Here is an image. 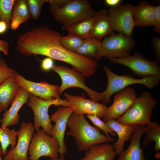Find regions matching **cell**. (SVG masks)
I'll use <instances>...</instances> for the list:
<instances>
[{
    "instance_id": "1",
    "label": "cell",
    "mask_w": 160,
    "mask_h": 160,
    "mask_svg": "<svg viewBox=\"0 0 160 160\" xmlns=\"http://www.w3.org/2000/svg\"><path fill=\"white\" fill-rule=\"evenodd\" d=\"M61 37L59 32L45 26L39 27L28 38L26 45L28 55L29 56L41 55L65 62L85 77L94 75L97 68V62L66 49L60 42Z\"/></svg>"
},
{
    "instance_id": "2",
    "label": "cell",
    "mask_w": 160,
    "mask_h": 160,
    "mask_svg": "<svg viewBox=\"0 0 160 160\" xmlns=\"http://www.w3.org/2000/svg\"><path fill=\"white\" fill-rule=\"evenodd\" d=\"M67 126L69 130L66 135L74 138L79 152L86 151L95 144L113 142L115 140L101 133L97 127L92 126L84 115L73 113L68 120Z\"/></svg>"
},
{
    "instance_id": "3",
    "label": "cell",
    "mask_w": 160,
    "mask_h": 160,
    "mask_svg": "<svg viewBox=\"0 0 160 160\" xmlns=\"http://www.w3.org/2000/svg\"><path fill=\"white\" fill-rule=\"evenodd\" d=\"M103 68L108 79L106 89L100 93V101L108 104L110 102V98L113 94L121 90L128 86L135 84H140L149 89H152L159 84L160 77L149 76L140 79H136L131 75H119L113 72L105 66Z\"/></svg>"
},
{
    "instance_id": "4",
    "label": "cell",
    "mask_w": 160,
    "mask_h": 160,
    "mask_svg": "<svg viewBox=\"0 0 160 160\" xmlns=\"http://www.w3.org/2000/svg\"><path fill=\"white\" fill-rule=\"evenodd\" d=\"M156 104L151 94L148 91H144L136 98L132 106L116 120L124 124L146 125L151 121L153 110Z\"/></svg>"
},
{
    "instance_id": "5",
    "label": "cell",
    "mask_w": 160,
    "mask_h": 160,
    "mask_svg": "<svg viewBox=\"0 0 160 160\" xmlns=\"http://www.w3.org/2000/svg\"><path fill=\"white\" fill-rule=\"evenodd\" d=\"M97 12L88 1L69 0L62 7L55 11L52 16L56 21L69 25L92 17Z\"/></svg>"
},
{
    "instance_id": "6",
    "label": "cell",
    "mask_w": 160,
    "mask_h": 160,
    "mask_svg": "<svg viewBox=\"0 0 160 160\" xmlns=\"http://www.w3.org/2000/svg\"><path fill=\"white\" fill-rule=\"evenodd\" d=\"M27 105L32 110L34 114L33 127L36 132L41 127L45 132L51 135L53 125L48 113L49 107L52 105L56 106H70L68 101L61 98L52 101H46L30 93Z\"/></svg>"
},
{
    "instance_id": "7",
    "label": "cell",
    "mask_w": 160,
    "mask_h": 160,
    "mask_svg": "<svg viewBox=\"0 0 160 160\" xmlns=\"http://www.w3.org/2000/svg\"><path fill=\"white\" fill-rule=\"evenodd\" d=\"M28 150L29 160H39L42 156L50 159L59 157L60 144L55 137L47 134L43 129L34 133Z\"/></svg>"
},
{
    "instance_id": "8",
    "label": "cell",
    "mask_w": 160,
    "mask_h": 160,
    "mask_svg": "<svg viewBox=\"0 0 160 160\" xmlns=\"http://www.w3.org/2000/svg\"><path fill=\"white\" fill-rule=\"evenodd\" d=\"M52 70L57 73L61 79V84L58 90L60 96L68 88L77 87L83 89L91 99L97 102L100 101V93L94 91L87 86L85 84V77L79 71L62 65H53Z\"/></svg>"
},
{
    "instance_id": "9",
    "label": "cell",
    "mask_w": 160,
    "mask_h": 160,
    "mask_svg": "<svg viewBox=\"0 0 160 160\" xmlns=\"http://www.w3.org/2000/svg\"><path fill=\"white\" fill-rule=\"evenodd\" d=\"M113 63L123 65L129 68L137 76L142 78L149 76L160 77V66L157 60L149 61L136 51L133 55L121 58L108 59Z\"/></svg>"
},
{
    "instance_id": "10",
    "label": "cell",
    "mask_w": 160,
    "mask_h": 160,
    "mask_svg": "<svg viewBox=\"0 0 160 160\" xmlns=\"http://www.w3.org/2000/svg\"><path fill=\"white\" fill-rule=\"evenodd\" d=\"M133 5L121 3L108 9V18L113 31L131 37L135 26L133 19Z\"/></svg>"
},
{
    "instance_id": "11",
    "label": "cell",
    "mask_w": 160,
    "mask_h": 160,
    "mask_svg": "<svg viewBox=\"0 0 160 160\" xmlns=\"http://www.w3.org/2000/svg\"><path fill=\"white\" fill-rule=\"evenodd\" d=\"M101 43L103 56L108 59L128 56L135 44L132 37L120 33L105 37Z\"/></svg>"
},
{
    "instance_id": "12",
    "label": "cell",
    "mask_w": 160,
    "mask_h": 160,
    "mask_svg": "<svg viewBox=\"0 0 160 160\" xmlns=\"http://www.w3.org/2000/svg\"><path fill=\"white\" fill-rule=\"evenodd\" d=\"M137 97L133 88L127 87L117 92L113 97V104L107 108L103 120L117 119L132 106Z\"/></svg>"
},
{
    "instance_id": "13",
    "label": "cell",
    "mask_w": 160,
    "mask_h": 160,
    "mask_svg": "<svg viewBox=\"0 0 160 160\" xmlns=\"http://www.w3.org/2000/svg\"><path fill=\"white\" fill-rule=\"evenodd\" d=\"M15 82L30 93L43 100L52 101L60 99L59 87L43 81L36 82L25 79L16 72L14 75Z\"/></svg>"
},
{
    "instance_id": "14",
    "label": "cell",
    "mask_w": 160,
    "mask_h": 160,
    "mask_svg": "<svg viewBox=\"0 0 160 160\" xmlns=\"http://www.w3.org/2000/svg\"><path fill=\"white\" fill-rule=\"evenodd\" d=\"M70 106L73 108V113L79 115H92L103 119L108 107L101 103L87 98L85 94L74 96L65 93L64 95Z\"/></svg>"
},
{
    "instance_id": "15",
    "label": "cell",
    "mask_w": 160,
    "mask_h": 160,
    "mask_svg": "<svg viewBox=\"0 0 160 160\" xmlns=\"http://www.w3.org/2000/svg\"><path fill=\"white\" fill-rule=\"evenodd\" d=\"M33 125L31 122H23L18 131V140L15 147L10 149L3 158L4 160H29L27 152L34 133Z\"/></svg>"
},
{
    "instance_id": "16",
    "label": "cell",
    "mask_w": 160,
    "mask_h": 160,
    "mask_svg": "<svg viewBox=\"0 0 160 160\" xmlns=\"http://www.w3.org/2000/svg\"><path fill=\"white\" fill-rule=\"evenodd\" d=\"M73 111V108L71 106H62L58 108L51 116V121L55 124L53 126L51 136L58 140L60 154L64 155L67 151L64 136L68 120Z\"/></svg>"
},
{
    "instance_id": "17",
    "label": "cell",
    "mask_w": 160,
    "mask_h": 160,
    "mask_svg": "<svg viewBox=\"0 0 160 160\" xmlns=\"http://www.w3.org/2000/svg\"><path fill=\"white\" fill-rule=\"evenodd\" d=\"M30 93L23 88L20 87L11 103V107L8 110L5 111L2 115L3 118H0V123H1L0 126L2 129L18 123L20 119L18 111L24 104L28 103Z\"/></svg>"
},
{
    "instance_id": "18",
    "label": "cell",
    "mask_w": 160,
    "mask_h": 160,
    "mask_svg": "<svg viewBox=\"0 0 160 160\" xmlns=\"http://www.w3.org/2000/svg\"><path fill=\"white\" fill-rule=\"evenodd\" d=\"M145 126L137 125L131 137V142L125 150L119 155L118 160H145L143 149L140 146V139L144 132Z\"/></svg>"
},
{
    "instance_id": "19",
    "label": "cell",
    "mask_w": 160,
    "mask_h": 160,
    "mask_svg": "<svg viewBox=\"0 0 160 160\" xmlns=\"http://www.w3.org/2000/svg\"><path fill=\"white\" fill-rule=\"evenodd\" d=\"M155 7L145 1L133 6L132 16L135 26L140 27L153 26Z\"/></svg>"
},
{
    "instance_id": "20",
    "label": "cell",
    "mask_w": 160,
    "mask_h": 160,
    "mask_svg": "<svg viewBox=\"0 0 160 160\" xmlns=\"http://www.w3.org/2000/svg\"><path fill=\"white\" fill-rule=\"evenodd\" d=\"M106 123L118 135V140L113 145L117 155L119 156L124 150V143L130 139L137 125L121 124L113 119L106 121Z\"/></svg>"
},
{
    "instance_id": "21",
    "label": "cell",
    "mask_w": 160,
    "mask_h": 160,
    "mask_svg": "<svg viewBox=\"0 0 160 160\" xmlns=\"http://www.w3.org/2000/svg\"><path fill=\"white\" fill-rule=\"evenodd\" d=\"M107 10L102 9L97 12L93 24L90 37L101 41L104 37L114 34L108 18Z\"/></svg>"
},
{
    "instance_id": "22",
    "label": "cell",
    "mask_w": 160,
    "mask_h": 160,
    "mask_svg": "<svg viewBox=\"0 0 160 160\" xmlns=\"http://www.w3.org/2000/svg\"><path fill=\"white\" fill-rule=\"evenodd\" d=\"M116 155L113 144L105 143L93 145L79 160H113Z\"/></svg>"
},
{
    "instance_id": "23",
    "label": "cell",
    "mask_w": 160,
    "mask_h": 160,
    "mask_svg": "<svg viewBox=\"0 0 160 160\" xmlns=\"http://www.w3.org/2000/svg\"><path fill=\"white\" fill-rule=\"evenodd\" d=\"M20 87L14 75L9 76L0 84V107L2 110H7Z\"/></svg>"
},
{
    "instance_id": "24",
    "label": "cell",
    "mask_w": 160,
    "mask_h": 160,
    "mask_svg": "<svg viewBox=\"0 0 160 160\" xmlns=\"http://www.w3.org/2000/svg\"><path fill=\"white\" fill-rule=\"evenodd\" d=\"M31 17L27 0H15L12 8L10 28L12 30L17 29Z\"/></svg>"
},
{
    "instance_id": "25",
    "label": "cell",
    "mask_w": 160,
    "mask_h": 160,
    "mask_svg": "<svg viewBox=\"0 0 160 160\" xmlns=\"http://www.w3.org/2000/svg\"><path fill=\"white\" fill-rule=\"evenodd\" d=\"M76 53L98 61L103 56L101 41L91 37L84 40Z\"/></svg>"
},
{
    "instance_id": "26",
    "label": "cell",
    "mask_w": 160,
    "mask_h": 160,
    "mask_svg": "<svg viewBox=\"0 0 160 160\" xmlns=\"http://www.w3.org/2000/svg\"><path fill=\"white\" fill-rule=\"evenodd\" d=\"M97 12L94 16L69 25H63L62 29L67 31L69 34L77 36L83 40L90 38L91 31L96 18Z\"/></svg>"
},
{
    "instance_id": "27",
    "label": "cell",
    "mask_w": 160,
    "mask_h": 160,
    "mask_svg": "<svg viewBox=\"0 0 160 160\" xmlns=\"http://www.w3.org/2000/svg\"><path fill=\"white\" fill-rule=\"evenodd\" d=\"M144 132L145 137L143 142L144 147L147 146L151 141L155 142L154 148L156 153L155 157L157 159H160V125L156 122L150 121L146 125Z\"/></svg>"
},
{
    "instance_id": "28",
    "label": "cell",
    "mask_w": 160,
    "mask_h": 160,
    "mask_svg": "<svg viewBox=\"0 0 160 160\" xmlns=\"http://www.w3.org/2000/svg\"><path fill=\"white\" fill-rule=\"evenodd\" d=\"M17 132L18 131L14 129H10L7 127L2 129L0 126V143L3 156L7 154V148L10 145H11V149L15 147L17 142Z\"/></svg>"
},
{
    "instance_id": "29",
    "label": "cell",
    "mask_w": 160,
    "mask_h": 160,
    "mask_svg": "<svg viewBox=\"0 0 160 160\" xmlns=\"http://www.w3.org/2000/svg\"><path fill=\"white\" fill-rule=\"evenodd\" d=\"M84 40L76 35L69 34L62 36L60 42L62 45L67 49L76 53L83 43Z\"/></svg>"
},
{
    "instance_id": "30",
    "label": "cell",
    "mask_w": 160,
    "mask_h": 160,
    "mask_svg": "<svg viewBox=\"0 0 160 160\" xmlns=\"http://www.w3.org/2000/svg\"><path fill=\"white\" fill-rule=\"evenodd\" d=\"M15 0H0V21H3L10 28L11 14Z\"/></svg>"
},
{
    "instance_id": "31",
    "label": "cell",
    "mask_w": 160,
    "mask_h": 160,
    "mask_svg": "<svg viewBox=\"0 0 160 160\" xmlns=\"http://www.w3.org/2000/svg\"><path fill=\"white\" fill-rule=\"evenodd\" d=\"M50 0H27L31 17L35 20H37L40 16L42 7Z\"/></svg>"
},
{
    "instance_id": "32",
    "label": "cell",
    "mask_w": 160,
    "mask_h": 160,
    "mask_svg": "<svg viewBox=\"0 0 160 160\" xmlns=\"http://www.w3.org/2000/svg\"><path fill=\"white\" fill-rule=\"evenodd\" d=\"M87 117L93 124L102 130L108 137H110L109 134L113 136H116V133L105 122L97 116L92 115H87Z\"/></svg>"
},
{
    "instance_id": "33",
    "label": "cell",
    "mask_w": 160,
    "mask_h": 160,
    "mask_svg": "<svg viewBox=\"0 0 160 160\" xmlns=\"http://www.w3.org/2000/svg\"><path fill=\"white\" fill-rule=\"evenodd\" d=\"M16 72L9 67L4 58H0V84L9 76L14 75Z\"/></svg>"
},
{
    "instance_id": "34",
    "label": "cell",
    "mask_w": 160,
    "mask_h": 160,
    "mask_svg": "<svg viewBox=\"0 0 160 160\" xmlns=\"http://www.w3.org/2000/svg\"><path fill=\"white\" fill-rule=\"evenodd\" d=\"M153 29L160 34V5L155 7L153 19Z\"/></svg>"
},
{
    "instance_id": "35",
    "label": "cell",
    "mask_w": 160,
    "mask_h": 160,
    "mask_svg": "<svg viewBox=\"0 0 160 160\" xmlns=\"http://www.w3.org/2000/svg\"><path fill=\"white\" fill-rule=\"evenodd\" d=\"M69 0H50L49 2V9L52 14L55 11L59 9L67 4Z\"/></svg>"
},
{
    "instance_id": "36",
    "label": "cell",
    "mask_w": 160,
    "mask_h": 160,
    "mask_svg": "<svg viewBox=\"0 0 160 160\" xmlns=\"http://www.w3.org/2000/svg\"><path fill=\"white\" fill-rule=\"evenodd\" d=\"M151 41L156 60L159 62L160 60V38L153 37L152 38Z\"/></svg>"
},
{
    "instance_id": "37",
    "label": "cell",
    "mask_w": 160,
    "mask_h": 160,
    "mask_svg": "<svg viewBox=\"0 0 160 160\" xmlns=\"http://www.w3.org/2000/svg\"><path fill=\"white\" fill-rule=\"evenodd\" d=\"M54 65L53 59L47 57L42 60L41 67L42 70L45 71H48L52 70Z\"/></svg>"
},
{
    "instance_id": "38",
    "label": "cell",
    "mask_w": 160,
    "mask_h": 160,
    "mask_svg": "<svg viewBox=\"0 0 160 160\" xmlns=\"http://www.w3.org/2000/svg\"><path fill=\"white\" fill-rule=\"evenodd\" d=\"M9 44L6 41L0 39V51L4 55H7L9 54Z\"/></svg>"
},
{
    "instance_id": "39",
    "label": "cell",
    "mask_w": 160,
    "mask_h": 160,
    "mask_svg": "<svg viewBox=\"0 0 160 160\" xmlns=\"http://www.w3.org/2000/svg\"><path fill=\"white\" fill-rule=\"evenodd\" d=\"M121 0H105V2L107 5L111 7L116 6L121 3Z\"/></svg>"
},
{
    "instance_id": "40",
    "label": "cell",
    "mask_w": 160,
    "mask_h": 160,
    "mask_svg": "<svg viewBox=\"0 0 160 160\" xmlns=\"http://www.w3.org/2000/svg\"><path fill=\"white\" fill-rule=\"evenodd\" d=\"M8 28V26L5 22L0 21V34H2L6 32Z\"/></svg>"
},
{
    "instance_id": "41",
    "label": "cell",
    "mask_w": 160,
    "mask_h": 160,
    "mask_svg": "<svg viewBox=\"0 0 160 160\" xmlns=\"http://www.w3.org/2000/svg\"><path fill=\"white\" fill-rule=\"evenodd\" d=\"M59 160H65L63 154H60V156L59 157Z\"/></svg>"
},
{
    "instance_id": "42",
    "label": "cell",
    "mask_w": 160,
    "mask_h": 160,
    "mask_svg": "<svg viewBox=\"0 0 160 160\" xmlns=\"http://www.w3.org/2000/svg\"><path fill=\"white\" fill-rule=\"evenodd\" d=\"M2 152V148L1 145H0V160H4L3 159H2L1 157Z\"/></svg>"
},
{
    "instance_id": "43",
    "label": "cell",
    "mask_w": 160,
    "mask_h": 160,
    "mask_svg": "<svg viewBox=\"0 0 160 160\" xmlns=\"http://www.w3.org/2000/svg\"><path fill=\"white\" fill-rule=\"evenodd\" d=\"M59 160V157L55 159H50L49 160Z\"/></svg>"
},
{
    "instance_id": "44",
    "label": "cell",
    "mask_w": 160,
    "mask_h": 160,
    "mask_svg": "<svg viewBox=\"0 0 160 160\" xmlns=\"http://www.w3.org/2000/svg\"><path fill=\"white\" fill-rule=\"evenodd\" d=\"M2 111V110L1 109L0 107V113Z\"/></svg>"
},
{
    "instance_id": "45",
    "label": "cell",
    "mask_w": 160,
    "mask_h": 160,
    "mask_svg": "<svg viewBox=\"0 0 160 160\" xmlns=\"http://www.w3.org/2000/svg\"><path fill=\"white\" fill-rule=\"evenodd\" d=\"M76 160L74 159V160Z\"/></svg>"
}]
</instances>
